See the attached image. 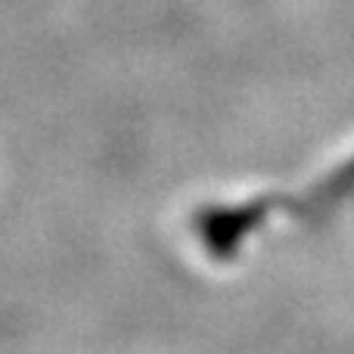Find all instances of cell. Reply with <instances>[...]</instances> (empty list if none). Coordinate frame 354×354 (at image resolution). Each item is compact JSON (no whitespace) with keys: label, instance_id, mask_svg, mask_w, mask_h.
<instances>
[{"label":"cell","instance_id":"cell-1","mask_svg":"<svg viewBox=\"0 0 354 354\" xmlns=\"http://www.w3.org/2000/svg\"><path fill=\"white\" fill-rule=\"evenodd\" d=\"M264 202L249 205H214L199 214V236L205 243L212 258H233L243 245V239L252 233V227L261 221Z\"/></svg>","mask_w":354,"mask_h":354}]
</instances>
